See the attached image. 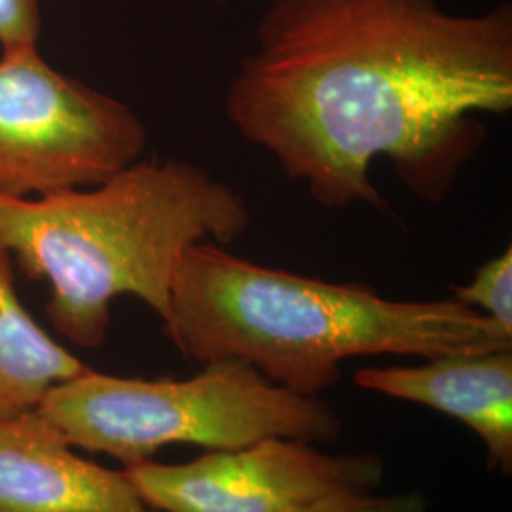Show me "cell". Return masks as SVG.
<instances>
[{
	"label": "cell",
	"mask_w": 512,
	"mask_h": 512,
	"mask_svg": "<svg viewBox=\"0 0 512 512\" xmlns=\"http://www.w3.org/2000/svg\"><path fill=\"white\" fill-rule=\"evenodd\" d=\"M239 135L321 207L385 200L372 164L440 203L512 109V8L437 0H272L226 92Z\"/></svg>",
	"instance_id": "6da1fadb"
},
{
	"label": "cell",
	"mask_w": 512,
	"mask_h": 512,
	"mask_svg": "<svg viewBox=\"0 0 512 512\" xmlns=\"http://www.w3.org/2000/svg\"><path fill=\"white\" fill-rule=\"evenodd\" d=\"M165 334L186 359L239 361L304 397L330 389L353 357L512 349V330L456 298L391 300L359 283L268 268L213 241L181 258Z\"/></svg>",
	"instance_id": "7a4b0ae2"
},
{
	"label": "cell",
	"mask_w": 512,
	"mask_h": 512,
	"mask_svg": "<svg viewBox=\"0 0 512 512\" xmlns=\"http://www.w3.org/2000/svg\"><path fill=\"white\" fill-rule=\"evenodd\" d=\"M251 226L234 186L183 160H137L103 183L40 198L0 196V247L50 285L46 313L74 346H103L110 306L135 296L171 323V283L184 253L230 245Z\"/></svg>",
	"instance_id": "3957f363"
},
{
	"label": "cell",
	"mask_w": 512,
	"mask_h": 512,
	"mask_svg": "<svg viewBox=\"0 0 512 512\" xmlns=\"http://www.w3.org/2000/svg\"><path fill=\"white\" fill-rule=\"evenodd\" d=\"M38 412L73 448L131 467L169 444L230 450L268 437L332 442L342 423L319 397L270 382L239 361H211L188 380L88 370L50 389Z\"/></svg>",
	"instance_id": "277c9868"
},
{
	"label": "cell",
	"mask_w": 512,
	"mask_h": 512,
	"mask_svg": "<svg viewBox=\"0 0 512 512\" xmlns=\"http://www.w3.org/2000/svg\"><path fill=\"white\" fill-rule=\"evenodd\" d=\"M0 59V196L103 183L141 160L147 131L126 103L55 71L33 48Z\"/></svg>",
	"instance_id": "5b68a950"
},
{
	"label": "cell",
	"mask_w": 512,
	"mask_h": 512,
	"mask_svg": "<svg viewBox=\"0 0 512 512\" xmlns=\"http://www.w3.org/2000/svg\"><path fill=\"white\" fill-rule=\"evenodd\" d=\"M124 471L156 512H291L330 492L378 488L384 463L374 454L330 456L313 442L268 437L186 463L148 459Z\"/></svg>",
	"instance_id": "8992f818"
},
{
	"label": "cell",
	"mask_w": 512,
	"mask_h": 512,
	"mask_svg": "<svg viewBox=\"0 0 512 512\" xmlns=\"http://www.w3.org/2000/svg\"><path fill=\"white\" fill-rule=\"evenodd\" d=\"M0 512H156L126 471L78 456L37 410L0 418Z\"/></svg>",
	"instance_id": "52a82bcc"
},
{
	"label": "cell",
	"mask_w": 512,
	"mask_h": 512,
	"mask_svg": "<svg viewBox=\"0 0 512 512\" xmlns=\"http://www.w3.org/2000/svg\"><path fill=\"white\" fill-rule=\"evenodd\" d=\"M355 384L465 423L484 442L488 467L511 473L512 349L442 355L418 366H366Z\"/></svg>",
	"instance_id": "ba28073f"
},
{
	"label": "cell",
	"mask_w": 512,
	"mask_h": 512,
	"mask_svg": "<svg viewBox=\"0 0 512 512\" xmlns=\"http://www.w3.org/2000/svg\"><path fill=\"white\" fill-rule=\"evenodd\" d=\"M88 370L25 310L14 260L0 247V418L37 410L52 387Z\"/></svg>",
	"instance_id": "9c48e42d"
},
{
	"label": "cell",
	"mask_w": 512,
	"mask_h": 512,
	"mask_svg": "<svg viewBox=\"0 0 512 512\" xmlns=\"http://www.w3.org/2000/svg\"><path fill=\"white\" fill-rule=\"evenodd\" d=\"M461 304L484 313L501 327L512 330V249L484 262L467 285L454 287Z\"/></svg>",
	"instance_id": "30bf717a"
},
{
	"label": "cell",
	"mask_w": 512,
	"mask_h": 512,
	"mask_svg": "<svg viewBox=\"0 0 512 512\" xmlns=\"http://www.w3.org/2000/svg\"><path fill=\"white\" fill-rule=\"evenodd\" d=\"M420 494L376 495L370 490H338L321 495L291 512H423Z\"/></svg>",
	"instance_id": "8fae6325"
},
{
	"label": "cell",
	"mask_w": 512,
	"mask_h": 512,
	"mask_svg": "<svg viewBox=\"0 0 512 512\" xmlns=\"http://www.w3.org/2000/svg\"><path fill=\"white\" fill-rule=\"evenodd\" d=\"M40 35L38 0H0L2 52L33 48Z\"/></svg>",
	"instance_id": "7c38bea8"
},
{
	"label": "cell",
	"mask_w": 512,
	"mask_h": 512,
	"mask_svg": "<svg viewBox=\"0 0 512 512\" xmlns=\"http://www.w3.org/2000/svg\"><path fill=\"white\" fill-rule=\"evenodd\" d=\"M215 2H217V4H226L228 0H215Z\"/></svg>",
	"instance_id": "4fadbf2b"
}]
</instances>
